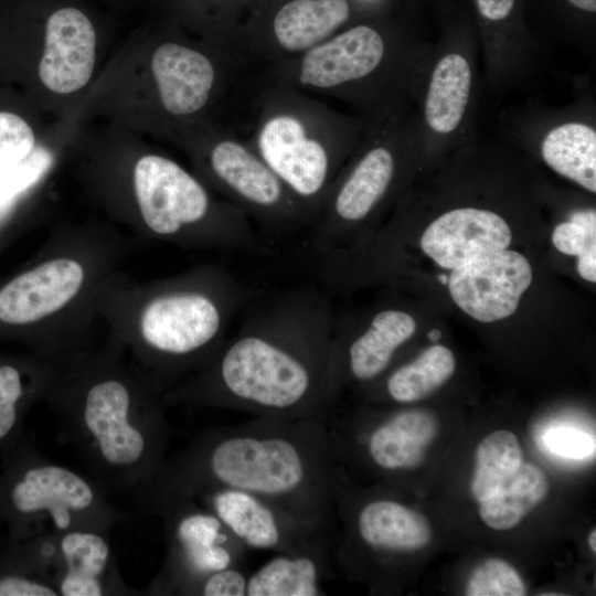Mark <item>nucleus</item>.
Listing matches in <instances>:
<instances>
[{"label":"nucleus","instance_id":"nucleus-1","mask_svg":"<svg viewBox=\"0 0 596 596\" xmlns=\"http://www.w3.org/2000/svg\"><path fill=\"white\" fill-rule=\"evenodd\" d=\"M333 328L321 291L285 290L256 305L205 366L163 392V403L327 424L338 395L331 372Z\"/></svg>","mask_w":596,"mask_h":596},{"label":"nucleus","instance_id":"nucleus-2","mask_svg":"<svg viewBox=\"0 0 596 596\" xmlns=\"http://www.w3.org/2000/svg\"><path fill=\"white\" fill-rule=\"evenodd\" d=\"M334 460L326 423L255 417L196 435L166 457L151 481L132 498L140 512L160 517L204 489L232 488L330 530Z\"/></svg>","mask_w":596,"mask_h":596},{"label":"nucleus","instance_id":"nucleus-3","mask_svg":"<svg viewBox=\"0 0 596 596\" xmlns=\"http://www.w3.org/2000/svg\"><path fill=\"white\" fill-rule=\"evenodd\" d=\"M43 401L104 490L134 497L167 457L162 392L108 339L54 359Z\"/></svg>","mask_w":596,"mask_h":596},{"label":"nucleus","instance_id":"nucleus-4","mask_svg":"<svg viewBox=\"0 0 596 596\" xmlns=\"http://www.w3.org/2000/svg\"><path fill=\"white\" fill-rule=\"evenodd\" d=\"M249 297L251 291L215 263L147 281L119 269L103 287L98 313L106 339L163 394L210 362Z\"/></svg>","mask_w":596,"mask_h":596},{"label":"nucleus","instance_id":"nucleus-5","mask_svg":"<svg viewBox=\"0 0 596 596\" xmlns=\"http://www.w3.org/2000/svg\"><path fill=\"white\" fill-rule=\"evenodd\" d=\"M140 244L100 225L58 228L35 260L0 287V326L49 359L91 347L103 287Z\"/></svg>","mask_w":596,"mask_h":596},{"label":"nucleus","instance_id":"nucleus-6","mask_svg":"<svg viewBox=\"0 0 596 596\" xmlns=\"http://www.w3.org/2000/svg\"><path fill=\"white\" fill-rule=\"evenodd\" d=\"M132 206L124 216L132 235L184 248L256 252L259 241L245 217L220 207L207 191L174 161L145 155L132 167Z\"/></svg>","mask_w":596,"mask_h":596},{"label":"nucleus","instance_id":"nucleus-7","mask_svg":"<svg viewBox=\"0 0 596 596\" xmlns=\"http://www.w3.org/2000/svg\"><path fill=\"white\" fill-rule=\"evenodd\" d=\"M3 461L0 521L9 542L73 530L109 534L126 517L95 480L51 461L26 435Z\"/></svg>","mask_w":596,"mask_h":596},{"label":"nucleus","instance_id":"nucleus-8","mask_svg":"<svg viewBox=\"0 0 596 596\" xmlns=\"http://www.w3.org/2000/svg\"><path fill=\"white\" fill-rule=\"evenodd\" d=\"M468 41L428 46L414 75L422 149L467 143L472 137L478 96V52Z\"/></svg>","mask_w":596,"mask_h":596},{"label":"nucleus","instance_id":"nucleus-9","mask_svg":"<svg viewBox=\"0 0 596 596\" xmlns=\"http://www.w3.org/2000/svg\"><path fill=\"white\" fill-rule=\"evenodd\" d=\"M163 520L167 555L147 592L151 595H191L205 576L237 565L245 547L221 520L195 499L168 508Z\"/></svg>","mask_w":596,"mask_h":596},{"label":"nucleus","instance_id":"nucleus-10","mask_svg":"<svg viewBox=\"0 0 596 596\" xmlns=\"http://www.w3.org/2000/svg\"><path fill=\"white\" fill-rule=\"evenodd\" d=\"M194 499L213 512L245 549L279 553L329 542V530L246 491L215 487L202 490Z\"/></svg>","mask_w":596,"mask_h":596},{"label":"nucleus","instance_id":"nucleus-11","mask_svg":"<svg viewBox=\"0 0 596 596\" xmlns=\"http://www.w3.org/2000/svg\"><path fill=\"white\" fill-rule=\"evenodd\" d=\"M513 138L533 140L550 169L596 192V127L590 105L579 100L564 110L526 116Z\"/></svg>","mask_w":596,"mask_h":596},{"label":"nucleus","instance_id":"nucleus-12","mask_svg":"<svg viewBox=\"0 0 596 596\" xmlns=\"http://www.w3.org/2000/svg\"><path fill=\"white\" fill-rule=\"evenodd\" d=\"M448 280L454 302L480 322L510 317L532 283V268L521 253L502 249L451 269Z\"/></svg>","mask_w":596,"mask_h":596},{"label":"nucleus","instance_id":"nucleus-13","mask_svg":"<svg viewBox=\"0 0 596 596\" xmlns=\"http://www.w3.org/2000/svg\"><path fill=\"white\" fill-rule=\"evenodd\" d=\"M415 331L413 316L391 307L372 313L358 330L333 328L331 372L337 394L345 382L371 383L380 379Z\"/></svg>","mask_w":596,"mask_h":596},{"label":"nucleus","instance_id":"nucleus-14","mask_svg":"<svg viewBox=\"0 0 596 596\" xmlns=\"http://www.w3.org/2000/svg\"><path fill=\"white\" fill-rule=\"evenodd\" d=\"M512 233L497 212L460 206L437 216L424 231L423 252L440 267L454 269L480 256L508 248Z\"/></svg>","mask_w":596,"mask_h":596},{"label":"nucleus","instance_id":"nucleus-15","mask_svg":"<svg viewBox=\"0 0 596 596\" xmlns=\"http://www.w3.org/2000/svg\"><path fill=\"white\" fill-rule=\"evenodd\" d=\"M332 503L348 522L349 538L372 554L401 555L425 547L432 540L427 519L390 498H371L354 508L340 496Z\"/></svg>","mask_w":596,"mask_h":596},{"label":"nucleus","instance_id":"nucleus-16","mask_svg":"<svg viewBox=\"0 0 596 596\" xmlns=\"http://www.w3.org/2000/svg\"><path fill=\"white\" fill-rule=\"evenodd\" d=\"M44 53L39 66L42 83L52 92L70 94L89 81L96 31L88 14L73 4L57 7L45 20Z\"/></svg>","mask_w":596,"mask_h":596},{"label":"nucleus","instance_id":"nucleus-17","mask_svg":"<svg viewBox=\"0 0 596 596\" xmlns=\"http://www.w3.org/2000/svg\"><path fill=\"white\" fill-rule=\"evenodd\" d=\"M258 145L263 161L296 195L312 199L324 189L329 156L318 141L306 137L297 119H270L262 129Z\"/></svg>","mask_w":596,"mask_h":596},{"label":"nucleus","instance_id":"nucleus-18","mask_svg":"<svg viewBox=\"0 0 596 596\" xmlns=\"http://www.w3.org/2000/svg\"><path fill=\"white\" fill-rule=\"evenodd\" d=\"M209 166L217 182L258 211L272 226H290L299 219L296 207L287 204L281 180L240 143H217L210 153Z\"/></svg>","mask_w":596,"mask_h":596},{"label":"nucleus","instance_id":"nucleus-19","mask_svg":"<svg viewBox=\"0 0 596 596\" xmlns=\"http://www.w3.org/2000/svg\"><path fill=\"white\" fill-rule=\"evenodd\" d=\"M438 433L435 416L422 409H403L389 414L369 429L353 432L352 441L330 440L331 444L352 443L361 448L368 460L387 472L406 471L422 465L428 445Z\"/></svg>","mask_w":596,"mask_h":596},{"label":"nucleus","instance_id":"nucleus-20","mask_svg":"<svg viewBox=\"0 0 596 596\" xmlns=\"http://www.w3.org/2000/svg\"><path fill=\"white\" fill-rule=\"evenodd\" d=\"M61 570L58 595H127L129 588L119 575L109 544V534L73 530L58 534Z\"/></svg>","mask_w":596,"mask_h":596},{"label":"nucleus","instance_id":"nucleus-21","mask_svg":"<svg viewBox=\"0 0 596 596\" xmlns=\"http://www.w3.org/2000/svg\"><path fill=\"white\" fill-rule=\"evenodd\" d=\"M385 54L386 45L380 32L358 25L311 49L302 61L300 82L329 88L360 81L380 67Z\"/></svg>","mask_w":596,"mask_h":596},{"label":"nucleus","instance_id":"nucleus-22","mask_svg":"<svg viewBox=\"0 0 596 596\" xmlns=\"http://www.w3.org/2000/svg\"><path fill=\"white\" fill-rule=\"evenodd\" d=\"M54 359L33 353L0 358V455L6 459L25 436L23 421L33 403L43 400Z\"/></svg>","mask_w":596,"mask_h":596},{"label":"nucleus","instance_id":"nucleus-23","mask_svg":"<svg viewBox=\"0 0 596 596\" xmlns=\"http://www.w3.org/2000/svg\"><path fill=\"white\" fill-rule=\"evenodd\" d=\"M151 68L164 108L174 115L199 110L207 102L214 70L203 54L164 43L153 53Z\"/></svg>","mask_w":596,"mask_h":596},{"label":"nucleus","instance_id":"nucleus-24","mask_svg":"<svg viewBox=\"0 0 596 596\" xmlns=\"http://www.w3.org/2000/svg\"><path fill=\"white\" fill-rule=\"evenodd\" d=\"M329 542L276 553L248 575L246 596H320L326 592Z\"/></svg>","mask_w":596,"mask_h":596},{"label":"nucleus","instance_id":"nucleus-25","mask_svg":"<svg viewBox=\"0 0 596 596\" xmlns=\"http://www.w3.org/2000/svg\"><path fill=\"white\" fill-rule=\"evenodd\" d=\"M348 0H294L274 19V32L289 51L308 49L328 36L349 17Z\"/></svg>","mask_w":596,"mask_h":596},{"label":"nucleus","instance_id":"nucleus-26","mask_svg":"<svg viewBox=\"0 0 596 596\" xmlns=\"http://www.w3.org/2000/svg\"><path fill=\"white\" fill-rule=\"evenodd\" d=\"M547 492L549 481L543 471L523 462L494 496L479 502L480 518L491 529H512L544 500Z\"/></svg>","mask_w":596,"mask_h":596},{"label":"nucleus","instance_id":"nucleus-27","mask_svg":"<svg viewBox=\"0 0 596 596\" xmlns=\"http://www.w3.org/2000/svg\"><path fill=\"white\" fill-rule=\"evenodd\" d=\"M455 369L453 351L445 345L435 344L412 362L392 371L384 382V391L394 402L413 403L444 385Z\"/></svg>","mask_w":596,"mask_h":596},{"label":"nucleus","instance_id":"nucleus-28","mask_svg":"<svg viewBox=\"0 0 596 596\" xmlns=\"http://www.w3.org/2000/svg\"><path fill=\"white\" fill-rule=\"evenodd\" d=\"M523 464L517 436L509 430H496L478 445L471 492L478 502L494 496Z\"/></svg>","mask_w":596,"mask_h":596},{"label":"nucleus","instance_id":"nucleus-29","mask_svg":"<svg viewBox=\"0 0 596 596\" xmlns=\"http://www.w3.org/2000/svg\"><path fill=\"white\" fill-rule=\"evenodd\" d=\"M553 245L563 254L577 256V272L587 281H596V212L574 211L552 233Z\"/></svg>","mask_w":596,"mask_h":596},{"label":"nucleus","instance_id":"nucleus-30","mask_svg":"<svg viewBox=\"0 0 596 596\" xmlns=\"http://www.w3.org/2000/svg\"><path fill=\"white\" fill-rule=\"evenodd\" d=\"M53 164V155L43 147H35L20 163L0 178V224L17 203L46 175Z\"/></svg>","mask_w":596,"mask_h":596},{"label":"nucleus","instance_id":"nucleus-31","mask_svg":"<svg viewBox=\"0 0 596 596\" xmlns=\"http://www.w3.org/2000/svg\"><path fill=\"white\" fill-rule=\"evenodd\" d=\"M526 588L517 570L500 558H489L479 564L470 574L466 595L468 596H523Z\"/></svg>","mask_w":596,"mask_h":596},{"label":"nucleus","instance_id":"nucleus-32","mask_svg":"<svg viewBox=\"0 0 596 596\" xmlns=\"http://www.w3.org/2000/svg\"><path fill=\"white\" fill-rule=\"evenodd\" d=\"M35 148L32 128L20 116L0 111V178Z\"/></svg>","mask_w":596,"mask_h":596},{"label":"nucleus","instance_id":"nucleus-33","mask_svg":"<svg viewBox=\"0 0 596 596\" xmlns=\"http://www.w3.org/2000/svg\"><path fill=\"white\" fill-rule=\"evenodd\" d=\"M0 596H58L56 587L0 551Z\"/></svg>","mask_w":596,"mask_h":596},{"label":"nucleus","instance_id":"nucleus-34","mask_svg":"<svg viewBox=\"0 0 596 596\" xmlns=\"http://www.w3.org/2000/svg\"><path fill=\"white\" fill-rule=\"evenodd\" d=\"M545 446L554 454L572 459L590 456L595 439L589 434L573 427H554L544 435Z\"/></svg>","mask_w":596,"mask_h":596},{"label":"nucleus","instance_id":"nucleus-35","mask_svg":"<svg viewBox=\"0 0 596 596\" xmlns=\"http://www.w3.org/2000/svg\"><path fill=\"white\" fill-rule=\"evenodd\" d=\"M246 575L237 565L216 571L193 588L191 595L201 596H246Z\"/></svg>","mask_w":596,"mask_h":596},{"label":"nucleus","instance_id":"nucleus-36","mask_svg":"<svg viewBox=\"0 0 596 596\" xmlns=\"http://www.w3.org/2000/svg\"><path fill=\"white\" fill-rule=\"evenodd\" d=\"M481 18L490 24H501L512 15L515 0H476Z\"/></svg>","mask_w":596,"mask_h":596},{"label":"nucleus","instance_id":"nucleus-37","mask_svg":"<svg viewBox=\"0 0 596 596\" xmlns=\"http://www.w3.org/2000/svg\"><path fill=\"white\" fill-rule=\"evenodd\" d=\"M570 4L579 11L587 13L596 12V0H566Z\"/></svg>","mask_w":596,"mask_h":596},{"label":"nucleus","instance_id":"nucleus-38","mask_svg":"<svg viewBox=\"0 0 596 596\" xmlns=\"http://www.w3.org/2000/svg\"><path fill=\"white\" fill-rule=\"evenodd\" d=\"M588 544H589V547L593 550V552H595L596 551V530L595 529H593L589 533Z\"/></svg>","mask_w":596,"mask_h":596}]
</instances>
